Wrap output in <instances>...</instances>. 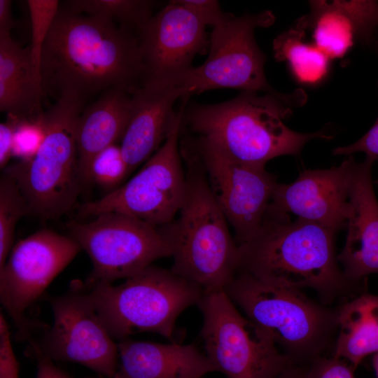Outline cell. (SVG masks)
Returning <instances> with one entry per match:
<instances>
[{
  "mask_svg": "<svg viewBox=\"0 0 378 378\" xmlns=\"http://www.w3.org/2000/svg\"><path fill=\"white\" fill-rule=\"evenodd\" d=\"M43 96L83 103L119 89L132 94L144 83L138 36L108 20L60 7L43 45L40 64Z\"/></svg>",
  "mask_w": 378,
  "mask_h": 378,
  "instance_id": "obj_1",
  "label": "cell"
},
{
  "mask_svg": "<svg viewBox=\"0 0 378 378\" xmlns=\"http://www.w3.org/2000/svg\"><path fill=\"white\" fill-rule=\"evenodd\" d=\"M305 99L301 90L291 94L244 91L225 102L192 105L183 113V121L197 137L230 158L265 167L278 156L299 155L312 139L332 138L323 131L300 133L284 124L292 107L301 106Z\"/></svg>",
  "mask_w": 378,
  "mask_h": 378,
  "instance_id": "obj_2",
  "label": "cell"
},
{
  "mask_svg": "<svg viewBox=\"0 0 378 378\" xmlns=\"http://www.w3.org/2000/svg\"><path fill=\"white\" fill-rule=\"evenodd\" d=\"M336 232L313 222L265 214L258 232L239 245V271L276 286L312 288L329 302L353 285L337 262Z\"/></svg>",
  "mask_w": 378,
  "mask_h": 378,
  "instance_id": "obj_3",
  "label": "cell"
},
{
  "mask_svg": "<svg viewBox=\"0 0 378 378\" xmlns=\"http://www.w3.org/2000/svg\"><path fill=\"white\" fill-rule=\"evenodd\" d=\"M186 191L176 218L164 226L171 270L204 293L225 290L239 271V246L209 188L204 169L187 149Z\"/></svg>",
  "mask_w": 378,
  "mask_h": 378,
  "instance_id": "obj_4",
  "label": "cell"
},
{
  "mask_svg": "<svg viewBox=\"0 0 378 378\" xmlns=\"http://www.w3.org/2000/svg\"><path fill=\"white\" fill-rule=\"evenodd\" d=\"M225 291L295 365L318 358L337 332V311L312 301L300 290L238 271Z\"/></svg>",
  "mask_w": 378,
  "mask_h": 378,
  "instance_id": "obj_5",
  "label": "cell"
},
{
  "mask_svg": "<svg viewBox=\"0 0 378 378\" xmlns=\"http://www.w3.org/2000/svg\"><path fill=\"white\" fill-rule=\"evenodd\" d=\"M87 289L110 335L120 340L143 332L172 339L177 317L204 294L198 285L152 265L119 285Z\"/></svg>",
  "mask_w": 378,
  "mask_h": 378,
  "instance_id": "obj_6",
  "label": "cell"
},
{
  "mask_svg": "<svg viewBox=\"0 0 378 378\" xmlns=\"http://www.w3.org/2000/svg\"><path fill=\"white\" fill-rule=\"evenodd\" d=\"M84 105L71 98L56 100L44 113L46 134L34 158L3 169L17 183L29 213L42 219H56L69 212L81 192L76 125Z\"/></svg>",
  "mask_w": 378,
  "mask_h": 378,
  "instance_id": "obj_7",
  "label": "cell"
},
{
  "mask_svg": "<svg viewBox=\"0 0 378 378\" xmlns=\"http://www.w3.org/2000/svg\"><path fill=\"white\" fill-rule=\"evenodd\" d=\"M274 20L270 10L240 17L231 14L225 22L213 27L209 55L202 64L153 80L178 89L183 99L218 88L277 94L265 78V56L254 37L255 29L268 27Z\"/></svg>",
  "mask_w": 378,
  "mask_h": 378,
  "instance_id": "obj_8",
  "label": "cell"
},
{
  "mask_svg": "<svg viewBox=\"0 0 378 378\" xmlns=\"http://www.w3.org/2000/svg\"><path fill=\"white\" fill-rule=\"evenodd\" d=\"M186 100L176 112L164 143L141 169L117 189L79 205L80 218L118 212L155 227L166 226L175 219L186 191L178 142Z\"/></svg>",
  "mask_w": 378,
  "mask_h": 378,
  "instance_id": "obj_9",
  "label": "cell"
},
{
  "mask_svg": "<svg viewBox=\"0 0 378 378\" xmlns=\"http://www.w3.org/2000/svg\"><path fill=\"white\" fill-rule=\"evenodd\" d=\"M197 305L206 355L227 378H277L294 364L265 331L239 312L225 290L204 293Z\"/></svg>",
  "mask_w": 378,
  "mask_h": 378,
  "instance_id": "obj_10",
  "label": "cell"
},
{
  "mask_svg": "<svg viewBox=\"0 0 378 378\" xmlns=\"http://www.w3.org/2000/svg\"><path fill=\"white\" fill-rule=\"evenodd\" d=\"M69 235L90 257L92 270L87 288L128 278L159 258L172 255L164 227L127 214L106 212L88 222L71 220Z\"/></svg>",
  "mask_w": 378,
  "mask_h": 378,
  "instance_id": "obj_11",
  "label": "cell"
},
{
  "mask_svg": "<svg viewBox=\"0 0 378 378\" xmlns=\"http://www.w3.org/2000/svg\"><path fill=\"white\" fill-rule=\"evenodd\" d=\"M46 299L52 311V325L38 340L29 342V356L78 363L102 377L114 378L118 367V344L83 281H74L65 293Z\"/></svg>",
  "mask_w": 378,
  "mask_h": 378,
  "instance_id": "obj_12",
  "label": "cell"
},
{
  "mask_svg": "<svg viewBox=\"0 0 378 378\" xmlns=\"http://www.w3.org/2000/svg\"><path fill=\"white\" fill-rule=\"evenodd\" d=\"M82 250L70 236L41 230L15 244L0 269V300L16 328L19 341L30 342L48 326L27 315L51 281Z\"/></svg>",
  "mask_w": 378,
  "mask_h": 378,
  "instance_id": "obj_13",
  "label": "cell"
},
{
  "mask_svg": "<svg viewBox=\"0 0 378 378\" xmlns=\"http://www.w3.org/2000/svg\"><path fill=\"white\" fill-rule=\"evenodd\" d=\"M187 146L201 164L212 195L234 232L237 244L259 230L277 185L265 167L238 162L197 137Z\"/></svg>",
  "mask_w": 378,
  "mask_h": 378,
  "instance_id": "obj_14",
  "label": "cell"
},
{
  "mask_svg": "<svg viewBox=\"0 0 378 378\" xmlns=\"http://www.w3.org/2000/svg\"><path fill=\"white\" fill-rule=\"evenodd\" d=\"M356 160L349 156L340 166L306 170L290 184L277 183L266 214H293L338 231L346 226L349 190Z\"/></svg>",
  "mask_w": 378,
  "mask_h": 378,
  "instance_id": "obj_15",
  "label": "cell"
},
{
  "mask_svg": "<svg viewBox=\"0 0 378 378\" xmlns=\"http://www.w3.org/2000/svg\"><path fill=\"white\" fill-rule=\"evenodd\" d=\"M206 27L177 0L170 1L153 15L138 35L144 82L171 77L191 68L194 57L209 46Z\"/></svg>",
  "mask_w": 378,
  "mask_h": 378,
  "instance_id": "obj_16",
  "label": "cell"
},
{
  "mask_svg": "<svg viewBox=\"0 0 378 378\" xmlns=\"http://www.w3.org/2000/svg\"><path fill=\"white\" fill-rule=\"evenodd\" d=\"M374 161L366 156L363 161L355 162L349 190L347 235L337 256L345 278L352 284L378 274V201L371 175Z\"/></svg>",
  "mask_w": 378,
  "mask_h": 378,
  "instance_id": "obj_17",
  "label": "cell"
},
{
  "mask_svg": "<svg viewBox=\"0 0 378 378\" xmlns=\"http://www.w3.org/2000/svg\"><path fill=\"white\" fill-rule=\"evenodd\" d=\"M180 98L178 89L153 80L145 81L132 94L131 116L120 144L129 174L164 141L176 112L174 104Z\"/></svg>",
  "mask_w": 378,
  "mask_h": 378,
  "instance_id": "obj_18",
  "label": "cell"
},
{
  "mask_svg": "<svg viewBox=\"0 0 378 378\" xmlns=\"http://www.w3.org/2000/svg\"><path fill=\"white\" fill-rule=\"evenodd\" d=\"M114 378H203L216 371L195 344H161L123 339L117 343Z\"/></svg>",
  "mask_w": 378,
  "mask_h": 378,
  "instance_id": "obj_19",
  "label": "cell"
},
{
  "mask_svg": "<svg viewBox=\"0 0 378 378\" xmlns=\"http://www.w3.org/2000/svg\"><path fill=\"white\" fill-rule=\"evenodd\" d=\"M132 111V94L119 89L108 90L78 117L76 140L83 186L90 183L93 158L121 140Z\"/></svg>",
  "mask_w": 378,
  "mask_h": 378,
  "instance_id": "obj_20",
  "label": "cell"
},
{
  "mask_svg": "<svg viewBox=\"0 0 378 378\" xmlns=\"http://www.w3.org/2000/svg\"><path fill=\"white\" fill-rule=\"evenodd\" d=\"M44 97L29 47L0 33V111L20 118L41 114Z\"/></svg>",
  "mask_w": 378,
  "mask_h": 378,
  "instance_id": "obj_21",
  "label": "cell"
},
{
  "mask_svg": "<svg viewBox=\"0 0 378 378\" xmlns=\"http://www.w3.org/2000/svg\"><path fill=\"white\" fill-rule=\"evenodd\" d=\"M378 352V295L361 294L337 310L333 356L355 370L368 355Z\"/></svg>",
  "mask_w": 378,
  "mask_h": 378,
  "instance_id": "obj_22",
  "label": "cell"
},
{
  "mask_svg": "<svg viewBox=\"0 0 378 378\" xmlns=\"http://www.w3.org/2000/svg\"><path fill=\"white\" fill-rule=\"evenodd\" d=\"M311 12L298 21L296 29L313 28L314 45L328 57L342 56L357 38L349 19L333 4L310 1Z\"/></svg>",
  "mask_w": 378,
  "mask_h": 378,
  "instance_id": "obj_23",
  "label": "cell"
},
{
  "mask_svg": "<svg viewBox=\"0 0 378 378\" xmlns=\"http://www.w3.org/2000/svg\"><path fill=\"white\" fill-rule=\"evenodd\" d=\"M304 31H287L273 42L274 57L278 61H288L298 80L312 83L321 79L328 69L329 57L315 45L303 41Z\"/></svg>",
  "mask_w": 378,
  "mask_h": 378,
  "instance_id": "obj_24",
  "label": "cell"
},
{
  "mask_svg": "<svg viewBox=\"0 0 378 378\" xmlns=\"http://www.w3.org/2000/svg\"><path fill=\"white\" fill-rule=\"evenodd\" d=\"M155 4L148 0H70L64 1V8L108 20L138 36L153 17Z\"/></svg>",
  "mask_w": 378,
  "mask_h": 378,
  "instance_id": "obj_25",
  "label": "cell"
},
{
  "mask_svg": "<svg viewBox=\"0 0 378 378\" xmlns=\"http://www.w3.org/2000/svg\"><path fill=\"white\" fill-rule=\"evenodd\" d=\"M29 213L27 202L15 180L3 172L0 178V269L13 247L20 219Z\"/></svg>",
  "mask_w": 378,
  "mask_h": 378,
  "instance_id": "obj_26",
  "label": "cell"
},
{
  "mask_svg": "<svg viewBox=\"0 0 378 378\" xmlns=\"http://www.w3.org/2000/svg\"><path fill=\"white\" fill-rule=\"evenodd\" d=\"M129 175L127 164L117 144L97 154L90 165V183L97 185L108 192L119 188Z\"/></svg>",
  "mask_w": 378,
  "mask_h": 378,
  "instance_id": "obj_27",
  "label": "cell"
},
{
  "mask_svg": "<svg viewBox=\"0 0 378 378\" xmlns=\"http://www.w3.org/2000/svg\"><path fill=\"white\" fill-rule=\"evenodd\" d=\"M31 22V58L35 73L41 81V52L47 36L59 10L57 0L27 1Z\"/></svg>",
  "mask_w": 378,
  "mask_h": 378,
  "instance_id": "obj_28",
  "label": "cell"
},
{
  "mask_svg": "<svg viewBox=\"0 0 378 378\" xmlns=\"http://www.w3.org/2000/svg\"><path fill=\"white\" fill-rule=\"evenodd\" d=\"M44 113L31 118H19L14 134L12 158L20 162H29L36 155L46 134Z\"/></svg>",
  "mask_w": 378,
  "mask_h": 378,
  "instance_id": "obj_29",
  "label": "cell"
},
{
  "mask_svg": "<svg viewBox=\"0 0 378 378\" xmlns=\"http://www.w3.org/2000/svg\"><path fill=\"white\" fill-rule=\"evenodd\" d=\"M351 22L357 38L369 43L378 29V2L372 0L332 1Z\"/></svg>",
  "mask_w": 378,
  "mask_h": 378,
  "instance_id": "obj_30",
  "label": "cell"
},
{
  "mask_svg": "<svg viewBox=\"0 0 378 378\" xmlns=\"http://www.w3.org/2000/svg\"><path fill=\"white\" fill-rule=\"evenodd\" d=\"M354 371L342 359L319 357L307 368L306 378H356Z\"/></svg>",
  "mask_w": 378,
  "mask_h": 378,
  "instance_id": "obj_31",
  "label": "cell"
},
{
  "mask_svg": "<svg viewBox=\"0 0 378 378\" xmlns=\"http://www.w3.org/2000/svg\"><path fill=\"white\" fill-rule=\"evenodd\" d=\"M0 378H20L19 363L13 349L9 326L0 314Z\"/></svg>",
  "mask_w": 378,
  "mask_h": 378,
  "instance_id": "obj_32",
  "label": "cell"
},
{
  "mask_svg": "<svg viewBox=\"0 0 378 378\" xmlns=\"http://www.w3.org/2000/svg\"><path fill=\"white\" fill-rule=\"evenodd\" d=\"M192 11L206 25L216 27L225 22L231 14L222 10L218 1L214 0H177Z\"/></svg>",
  "mask_w": 378,
  "mask_h": 378,
  "instance_id": "obj_33",
  "label": "cell"
},
{
  "mask_svg": "<svg viewBox=\"0 0 378 378\" xmlns=\"http://www.w3.org/2000/svg\"><path fill=\"white\" fill-rule=\"evenodd\" d=\"M357 152H363L366 156L378 160V118L360 139L351 145L335 148L333 154L351 155Z\"/></svg>",
  "mask_w": 378,
  "mask_h": 378,
  "instance_id": "obj_34",
  "label": "cell"
},
{
  "mask_svg": "<svg viewBox=\"0 0 378 378\" xmlns=\"http://www.w3.org/2000/svg\"><path fill=\"white\" fill-rule=\"evenodd\" d=\"M6 120L0 124V168L8 166L12 158V150L15 127L19 117L6 114Z\"/></svg>",
  "mask_w": 378,
  "mask_h": 378,
  "instance_id": "obj_35",
  "label": "cell"
},
{
  "mask_svg": "<svg viewBox=\"0 0 378 378\" xmlns=\"http://www.w3.org/2000/svg\"><path fill=\"white\" fill-rule=\"evenodd\" d=\"M37 360V373L36 378H72L58 368L53 360L41 355H36Z\"/></svg>",
  "mask_w": 378,
  "mask_h": 378,
  "instance_id": "obj_36",
  "label": "cell"
},
{
  "mask_svg": "<svg viewBox=\"0 0 378 378\" xmlns=\"http://www.w3.org/2000/svg\"><path fill=\"white\" fill-rule=\"evenodd\" d=\"M10 0H0V33H10L15 26Z\"/></svg>",
  "mask_w": 378,
  "mask_h": 378,
  "instance_id": "obj_37",
  "label": "cell"
},
{
  "mask_svg": "<svg viewBox=\"0 0 378 378\" xmlns=\"http://www.w3.org/2000/svg\"><path fill=\"white\" fill-rule=\"evenodd\" d=\"M306 370L299 365L292 364L285 369L277 378H306Z\"/></svg>",
  "mask_w": 378,
  "mask_h": 378,
  "instance_id": "obj_38",
  "label": "cell"
},
{
  "mask_svg": "<svg viewBox=\"0 0 378 378\" xmlns=\"http://www.w3.org/2000/svg\"><path fill=\"white\" fill-rule=\"evenodd\" d=\"M372 364H373L376 377L377 378H378V352L374 354Z\"/></svg>",
  "mask_w": 378,
  "mask_h": 378,
  "instance_id": "obj_39",
  "label": "cell"
},
{
  "mask_svg": "<svg viewBox=\"0 0 378 378\" xmlns=\"http://www.w3.org/2000/svg\"><path fill=\"white\" fill-rule=\"evenodd\" d=\"M377 50H378V41L377 42Z\"/></svg>",
  "mask_w": 378,
  "mask_h": 378,
  "instance_id": "obj_40",
  "label": "cell"
},
{
  "mask_svg": "<svg viewBox=\"0 0 378 378\" xmlns=\"http://www.w3.org/2000/svg\"><path fill=\"white\" fill-rule=\"evenodd\" d=\"M377 183L378 184V180L377 181Z\"/></svg>",
  "mask_w": 378,
  "mask_h": 378,
  "instance_id": "obj_41",
  "label": "cell"
}]
</instances>
